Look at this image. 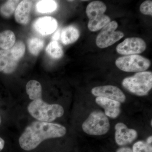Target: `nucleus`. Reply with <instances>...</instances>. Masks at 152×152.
Masks as SVG:
<instances>
[{
  "label": "nucleus",
  "instance_id": "19",
  "mask_svg": "<svg viewBox=\"0 0 152 152\" xmlns=\"http://www.w3.org/2000/svg\"><path fill=\"white\" fill-rule=\"evenodd\" d=\"M46 51L53 58L59 59L64 55L62 48L56 41L50 43L46 48Z\"/></svg>",
  "mask_w": 152,
  "mask_h": 152
},
{
  "label": "nucleus",
  "instance_id": "1",
  "mask_svg": "<svg viewBox=\"0 0 152 152\" xmlns=\"http://www.w3.org/2000/svg\"><path fill=\"white\" fill-rule=\"evenodd\" d=\"M66 132L65 127L59 124L35 121L26 128L19 138V144L23 150L31 151L45 140L61 137Z\"/></svg>",
  "mask_w": 152,
  "mask_h": 152
},
{
  "label": "nucleus",
  "instance_id": "14",
  "mask_svg": "<svg viewBox=\"0 0 152 152\" xmlns=\"http://www.w3.org/2000/svg\"><path fill=\"white\" fill-rule=\"evenodd\" d=\"M107 10L105 4L101 1H94L91 2L87 6L86 13L89 19L91 20L104 15Z\"/></svg>",
  "mask_w": 152,
  "mask_h": 152
},
{
  "label": "nucleus",
  "instance_id": "2",
  "mask_svg": "<svg viewBox=\"0 0 152 152\" xmlns=\"http://www.w3.org/2000/svg\"><path fill=\"white\" fill-rule=\"evenodd\" d=\"M42 96L33 99L28 107L30 115L40 121L50 123L64 115V109L58 104H50L42 99Z\"/></svg>",
  "mask_w": 152,
  "mask_h": 152
},
{
  "label": "nucleus",
  "instance_id": "15",
  "mask_svg": "<svg viewBox=\"0 0 152 152\" xmlns=\"http://www.w3.org/2000/svg\"><path fill=\"white\" fill-rule=\"evenodd\" d=\"M80 36V31L77 28L73 26H69L62 31L61 41L64 45H69L77 40Z\"/></svg>",
  "mask_w": 152,
  "mask_h": 152
},
{
  "label": "nucleus",
  "instance_id": "18",
  "mask_svg": "<svg viewBox=\"0 0 152 152\" xmlns=\"http://www.w3.org/2000/svg\"><path fill=\"white\" fill-rule=\"evenodd\" d=\"M26 90L30 99L33 100L37 97L42 96V86L35 80H31L28 82L26 86Z\"/></svg>",
  "mask_w": 152,
  "mask_h": 152
},
{
  "label": "nucleus",
  "instance_id": "30",
  "mask_svg": "<svg viewBox=\"0 0 152 152\" xmlns=\"http://www.w3.org/2000/svg\"><path fill=\"white\" fill-rule=\"evenodd\" d=\"M152 121H151V125H152Z\"/></svg>",
  "mask_w": 152,
  "mask_h": 152
},
{
  "label": "nucleus",
  "instance_id": "29",
  "mask_svg": "<svg viewBox=\"0 0 152 152\" xmlns=\"http://www.w3.org/2000/svg\"><path fill=\"white\" fill-rule=\"evenodd\" d=\"M1 117H0V125H1Z\"/></svg>",
  "mask_w": 152,
  "mask_h": 152
},
{
  "label": "nucleus",
  "instance_id": "25",
  "mask_svg": "<svg viewBox=\"0 0 152 152\" xmlns=\"http://www.w3.org/2000/svg\"><path fill=\"white\" fill-rule=\"evenodd\" d=\"M116 152H133L132 150L128 147H123L117 150Z\"/></svg>",
  "mask_w": 152,
  "mask_h": 152
},
{
  "label": "nucleus",
  "instance_id": "22",
  "mask_svg": "<svg viewBox=\"0 0 152 152\" xmlns=\"http://www.w3.org/2000/svg\"><path fill=\"white\" fill-rule=\"evenodd\" d=\"M19 2V1H8L0 7V14L5 18L10 17L15 11Z\"/></svg>",
  "mask_w": 152,
  "mask_h": 152
},
{
  "label": "nucleus",
  "instance_id": "26",
  "mask_svg": "<svg viewBox=\"0 0 152 152\" xmlns=\"http://www.w3.org/2000/svg\"><path fill=\"white\" fill-rule=\"evenodd\" d=\"M60 34H61V32H60V30H58V31L55 33L54 34L53 36L52 39L53 40V41L57 40L59 39L60 38Z\"/></svg>",
  "mask_w": 152,
  "mask_h": 152
},
{
  "label": "nucleus",
  "instance_id": "9",
  "mask_svg": "<svg viewBox=\"0 0 152 152\" xmlns=\"http://www.w3.org/2000/svg\"><path fill=\"white\" fill-rule=\"evenodd\" d=\"M115 129V140L118 145L124 146L132 143L137 137V131L134 129H129L124 123H117Z\"/></svg>",
  "mask_w": 152,
  "mask_h": 152
},
{
  "label": "nucleus",
  "instance_id": "20",
  "mask_svg": "<svg viewBox=\"0 0 152 152\" xmlns=\"http://www.w3.org/2000/svg\"><path fill=\"white\" fill-rule=\"evenodd\" d=\"M58 7L54 1H40L36 5L37 10L41 13H48L56 11Z\"/></svg>",
  "mask_w": 152,
  "mask_h": 152
},
{
  "label": "nucleus",
  "instance_id": "27",
  "mask_svg": "<svg viewBox=\"0 0 152 152\" xmlns=\"http://www.w3.org/2000/svg\"><path fill=\"white\" fill-rule=\"evenodd\" d=\"M5 142L2 138L0 137V152L2 151L4 147Z\"/></svg>",
  "mask_w": 152,
  "mask_h": 152
},
{
  "label": "nucleus",
  "instance_id": "17",
  "mask_svg": "<svg viewBox=\"0 0 152 152\" xmlns=\"http://www.w3.org/2000/svg\"><path fill=\"white\" fill-rule=\"evenodd\" d=\"M15 34L10 30H6L0 33V48L3 50L11 48L15 43Z\"/></svg>",
  "mask_w": 152,
  "mask_h": 152
},
{
  "label": "nucleus",
  "instance_id": "28",
  "mask_svg": "<svg viewBox=\"0 0 152 152\" xmlns=\"http://www.w3.org/2000/svg\"><path fill=\"white\" fill-rule=\"evenodd\" d=\"M146 142L147 143L150 144L152 143V136H150L147 139Z\"/></svg>",
  "mask_w": 152,
  "mask_h": 152
},
{
  "label": "nucleus",
  "instance_id": "16",
  "mask_svg": "<svg viewBox=\"0 0 152 152\" xmlns=\"http://www.w3.org/2000/svg\"><path fill=\"white\" fill-rule=\"evenodd\" d=\"M110 22V18L108 16L104 14L90 20L88 23V27L91 31H96L103 28Z\"/></svg>",
  "mask_w": 152,
  "mask_h": 152
},
{
  "label": "nucleus",
  "instance_id": "11",
  "mask_svg": "<svg viewBox=\"0 0 152 152\" xmlns=\"http://www.w3.org/2000/svg\"><path fill=\"white\" fill-rule=\"evenodd\" d=\"M58 27V22L54 18L45 16L39 18L34 22L33 28L41 35L46 36L54 32Z\"/></svg>",
  "mask_w": 152,
  "mask_h": 152
},
{
  "label": "nucleus",
  "instance_id": "8",
  "mask_svg": "<svg viewBox=\"0 0 152 152\" xmlns=\"http://www.w3.org/2000/svg\"><path fill=\"white\" fill-rule=\"evenodd\" d=\"M147 45L142 38H128L116 47L118 53L125 56L141 53L146 49Z\"/></svg>",
  "mask_w": 152,
  "mask_h": 152
},
{
  "label": "nucleus",
  "instance_id": "23",
  "mask_svg": "<svg viewBox=\"0 0 152 152\" xmlns=\"http://www.w3.org/2000/svg\"><path fill=\"white\" fill-rule=\"evenodd\" d=\"M133 152H152V146L146 142L139 141L133 145Z\"/></svg>",
  "mask_w": 152,
  "mask_h": 152
},
{
  "label": "nucleus",
  "instance_id": "4",
  "mask_svg": "<svg viewBox=\"0 0 152 152\" xmlns=\"http://www.w3.org/2000/svg\"><path fill=\"white\" fill-rule=\"evenodd\" d=\"M25 51L26 47L22 41L17 42L9 50H0V72L6 74L13 72Z\"/></svg>",
  "mask_w": 152,
  "mask_h": 152
},
{
  "label": "nucleus",
  "instance_id": "3",
  "mask_svg": "<svg viewBox=\"0 0 152 152\" xmlns=\"http://www.w3.org/2000/svg\"><path fill=\"white\" fill-rule=\"evenodd\" d=\"M122 86L130 92L137 96H146L152 88V73L140 72L123 80Z\"/></svg>",
  "mask_w": 152,
  "mask_h": 152
},
{
  "label": "nucleus",
  "instance_id": "24",
  "mask_svg": "<svg viewBox=\"0 0 152 152\" xmlns=\"http://www.w3.org/2000/svg\"><path fill=\"white\" fill-rule=\"evenodd\" d=\"M140 11L145 15H152V1L147 0L143 2L140 6Z\"/></svg>",
  "mask_w": 152,
  "mask_h": 152
},
{
  "label": "nucleus",
  "instance_id": "6",
  "mask_svg": "<svg viewBox=\"0 0 152 152\" xmlns=\"http://www.w3.org/2000/svg\"><path fill=\"white\" fill-rule=\"evenodd\" d=\"M151 61L138 55H129L119 57L115 61L117 67L128 72H145L150 67Z\"/></svg>",
  "mask_w": 152,
  "mask_h": 152
},
{
  "label": "nucleus",
  "instance_id": "21",
  "mask_svg": "<svg viewBox=\"0 0 152 152\" xmlns=\"http://www.w3.org/2000/svg\"><path fill=\"white\" fill-rule=\"evenodd\" d=\"M44 46V42L42 39L37 37L31 38L28 42V47L31 54L37 56L42 50Z\"/></svg>",
  "mask_w": 152,
  "mask_h": 152
},
{
  "label": "nucleus",
  "instance_id": "10",
  "mask_svg": "<svg viewBox=\"0 0 152 152\" xmlns=\"http://www.w3.org/2000/svg\"><path fill=\"white\" fill-rule=\"evenodd\" d=\"M91 93L96 96L107 98L120 103L124 102L126 100L124 94L115 86L108 85L94 87L92 89Z\"/></svg>",
  "mask_w": 152,
  "mask_h": 152
},
{
  "label": "nucleus",
  "instance_id": "7",
  "mask_svg": "<svg viewBox=\"0 0 152 152\" xmlns=\"http://www.w3.org/2000/svg\"><path fill=\"white\" fill-rule=\"evenodd\" d=\"M118 24L115 21L109 23L103 28L96 38V44L100 48H105L113 45L124 37V33L116 31Z\"/></svg>",
  "mask_w": 152,
  "mask_h": 152
},
{
  "label": "nucleus",
  "instance_id": "12",
  "mask_svg": "<svg viewBox=\"0 0 152 152\" xmlns=\"http://www.w3.org/2000/svg\"><path fill=\"white\" fill-rule=\"evenodd\" d=\"M95 101L97 104L104 109V113L107 117L115 119L119 115L121 106L119 102L102 97H97Z\"/></svg>",
  "mask_w": 152,
  "mask_h": 152
},
{
  "label": "nucleus",
  "instance_id": "5",
  "mask_svg": "<svg viewBox=\"0 0 152 152\" xmlns=\"http://www.w3.org/2000/svg\"><path fill=\"white\" fill-rule=\"evenodd\" d=\"M108 118L102 111L96 110L82 124V129L86 134L90 135L101 136L105 134L110 129Z\"/></svg>",
  "mask_w": 152,
  "mask_h": 152
},
{
  "label": "nucleus",
  "instance_id": "13",
  "mask_svg": "<svg viewBox=\"0 0 152 152\" xmlns=\"http://www.w3.org/2000/svg\"><path fill=\"white\" fill-rule=\"evenodd\" d=\"M32 3L29 1H23L18 4L15 11V18L19 23L26 25L30 20Z\"/></svg>",
  "mask_w": 152,
  "mask_h": 152
}]
</instances>
